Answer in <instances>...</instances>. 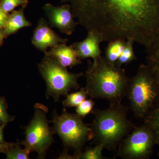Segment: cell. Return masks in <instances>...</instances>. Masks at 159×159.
Listing matches in <instances>:
<instances>
[{
	"label": "cell",
	"instance_id": "obj_1",
	"mask_svg": "<svg viewBox=\"0 0 159 159\" xmlns=\"http://www.w3.org/2000/svg\"><path fill=\"white\" fill-rule=\"evenodd\" d=\"M74 17L103 41L131 40L145 46L159 32V0H61Z\"/></svg>",
	"mask_w": 159,
	"mask_h": 159
},
{
	"label": "cell",
	"instance_id": "obj_2",
	"mask_svg": "<svg viewBox=\"0 0 159 159\" xmlns=\"http://www.w3.org/2000/svg\"><path fill=\"white\" fill-rule=\"evenodd\" d=\"M85 89L92 98L105 99L111 104L121 103L126 97L129 78L122 67L100 56L88 61Z\"/></svg>",
	"mask_w": 159,
	"mask_h": 159
},
{
	"label": "cell",
	"instance_id": "obj_3",
	"mask_svg": "<svg viewBox=\"0 0 159 159\" xmlns=\"http://www.w3.org/2000/svg\"><path fill=\"white\" fill-rule=\"evenodd\" d=\"M129 107L122 103L111 104L105 109L93 110L94 119L91 125L96 145L116 150L125 137L135 127L128 119Z\"/></svg>",
	"mask_w": 159,
	"mask_h": 159
},
{
	"label": "cell",
	"instance_id": "obj_4",
	"mask_svg": "<svg viewBox=\"0 0 159 159\" xmlns=\"http://www.w3.org/2000/svg\"><path fill=\"white\" fill-rule=\"evenodd\" d=\"M126 96L135 116L145 118L159 99L156 70L151 66H140L136 74L129 78Z\"/></svg>",
	"mask_w": 159,
	"mask_h": 159
},
{
	"label": "cell",
	"instance_id": "obj_5",
	"mask_svg": "<svg viewBox=\"0 0 159 159\" xmlns=\"http://www.w3.org/2000/svg\"><path fill=\"white\" fill-rule=\"evenodd\" d=\"M53 129L57 134L64 147L63 153L69 150L74 152V158L81 153L86 143L93 139L91 127L83 122V118L77 114L70 113L65 108L59 115L56 110L52 113Z\"/></svg>",
	"mask_w": 159,
	"mask_h": 159
},
{
	"label": "cell",
	"instance_id": "obj_6",
	"mask_svg": "<svg viewBox=\"0 0 159 159\" xmlns=\"http://www.w3.org/2000/svg\"><path fill=\"white\" fill-rule=\"evenodd\" d=\"M38 66L40 74L45 81L48 99L52 97L57 102L61 96L66 97L72 90L79 89L78 80L84 76L83 73L69 72L67 68L46 54Z\"/></svg>",
	"mask_w": 159,
	"mask_h": 159
},
{
	"label": "cell",
	"instance_id": "obj_7",
	"mask_svg": "<svg viewBox=\"0 0 159 159\" xmlns=\"http://www.w3.org/2000/svg\"><path fill=\"white\" fill-rule=\"evenodd\" d=\"M48 109L43 104L34 105V116L25 128V138L21 144L30 152H35L39 159H44L54 142L53 129L47 118Z\"/></svg>",
	"mask_w": 159,
	"mask_h": 159
},
{
	"label": "cell",
	"instance_id": "obj_8",
	"mask_svg": "<svg viewBox=\"0 0 159 159\" xmlns=\"http://www.w3.org/2000/svg\"><path fill=\"white\" fill-rule=\"evenodd\" d=\"M155 145L154 135L148 125L135 126L119 144L116 157L124 159L148 158Z\"/></svg>",
	"mask_w": 159,
	"mask_h": 159
},
{
	"label": "cell",
	"instance_id": "obj_9",
	"mask_svg": "<svg viewBox=\"0 0 159 159\" xmlns=\"http://www.w3.org/2000/svg\"><path fill=\"white\" fill-rule=\"evenodd\" d=\"M51 27L57 28L61 33L71 35L79 23L74 21V16L69 4L54 6L47 3L43 7Z\"/></svg>",
	"mask_w": 159,
	"mask_h": 159
},
{
	"label": "cell",
	"instance_id": "obj_10",
	"mask_svg": "<svg viewBox=\"0 0 159 159\" xmlns=\"http://www.w3.org/2000/svg\"><path fill=\"white\" fill-rule=\"evenodd\" d=\"M49 25V22L44 18H40L31 39L32 44L37 50L44 53L48 51L49 48L60 43L66 44L68 41L67 39H63L55 33Z\"/></svg>",
	"mask_w": 159,
	"mask_h": 159
},
{
	"label": "cell",
	"instance_id": "obj_11",
	"mask_svg": "<svg viewBox=\"0 0 159 159\" xmlns=\"http://www.w3.org/2000/svg\"><path fill=\"white\" fill-rule=\"evenodd\" d=\"M101 35L95 31H88L85 39L71 45L75 49L80 60L92 58L97 59L101 55L100 43L103 42Z\"/></svg>",
	"mask_w": 159,
	"mask_h": 159
},
{
	"label": "cell",
	"instance_id": "obj_12",
	"mask_svg": "<svg viewBox=\"0 0 159 159\" xmlns=\"http://www.w3.org/2000/svg\"><path fill=\"white\" fill-rule=\"evenodd\" d=\"M44 54L48 55L57 61L60 64L66 68L72 69L82 63L75 49L72 45L60 43L50 48Z\"/></svg>",
	"mask_w": 159,
	"mask_h": 159
},
{
	"label": "cell",
	"instance_id": "obj_13",
	"mask_svg": "<svg viewBox=\"0 0 159 159\" xmlns=\"http://www.w3.org/2000/svg\"><path fill=\"white\" fill-rule=\"evenodd\" d=\"M25 9L21 7L18 10L12 11L11 14L9 15L2 29L5 38L16 33L20 29L32 25L31 22L27 20L25 16Z\"/></svg>",
	"mask_w": 159,
	"mask_h": 159
},
{
	"label": "cell",
	"instance_id": "obj_14",
	"mask_svg": "<svg viewBox=\"0 0 159 159\" xmlns=\"http://www.w3.org/2000/svg\"><path fill=\"white\" fill-rule=\"evenodd\" d=\"M144 118L145 124L151 129L154 135L156 144L159 147V99Z\"/></svg>",
	"mask_w": 159,
	"mask_h": 159
},
{
	"label": "cell",
	"instance_id": "obj_15",
	"mask_svg": "<svg viewBox=\"0 0 159 159\" xmlns=\"http://www.w3.org/2000/svg\"><path fill=\"white\" fill-rule=\"evenodd\" d=\"M126 41L123 40H116L109 42L106 50V59L109 62L116 63L125 48Z\"/></svg>",
	"mask_w": 159,
	"mask_h": 159
},
{
	"label": "cell",
	"instance_id": "obj_16",
	"mask_svg": "<svg viewBox=\"0 0 159 159\" xmlns=\"http://www.w3.org/2000/svg\"><path fill=\"white\" fill-rule=\"evenodd\" d=\"M88 96L85 88H82L79 91L68 94L66 99L63 100V106L64 108L77 107Z\"/></svg>",
	"mask_w": 159,
	"mask_h": 159
},
{
	"label": "cell",
	"instance_id": "obj_17",
	"mask_svg": "<svg viewBox=\"0 0 159 159\" xmlns=\"http://www.w3.org/2000/svg\"><path fill=\"white\" fill-rule=\"evenodd\" d=\"M134 43L131 40H127L126 41L125 48L115 63L116 65L118 66L122 67L123 65L127 64L137 59L136 56L134 51Z\"/></svg>",
	"mask_w": 159,
	"mask_h": 159
},
{
	"label": "cell",
	"instance_id": "obj_18",
	"mask_svg": "<svg viewBox=\"0 0 159 159\" xmlns=\"http://www.w3.org/2000/svg\"><path fill=\"white\" fill-rule=\"evenodd\" d=\"M103 146L96 145L94 147L87 148L85 150L76 156L75 159H103L105 157L102 155Z\"/></svg>",
	"mask_w": 159,
	"mask_h": 159
},
{
	"label": "cell",
	"instance_id": "obj_19",
	"mask_svg": "<svg viewBox=\"0 0 159 159\" xmlns=\"http://www.w3.org/2000/svg\"><path fill=\"white\" fill-rule=\"evenodd\" d=\"M30 152L27 148H21L17 143L13 144L5 153L7 159H29Z\"/></svg>",
	"mask_w": 159,
	"mask_h": 159
},
{
	"label": "cell",
	"instance_id": "obj_20",
	"mask_svg": "<svg viewBox=\"0 0 159 159\" xmlns=\"http://www.w3.org/2000/svg\"><path fill=\"white\" fill-rule=\"evenodd\" d=\"M28 3V0H0V8L6 13H9L18 6L25 8Z\"/></svg>",
	"mask_w": 159,
	"mask_h": 159
},
{
	"label": "cell",
	"instance_id": "obj_21",
	"mask_svg": "<svg viewBox=\"0 0 159 159\" xmlns=\"http://www.w3.org/2000/svg\"><path fill=\"white\" fill-rule=\"evenodd\" d=\"M148 48H151L152 52L150 54V66L155 69H159V34L153 43Z\"/></svg>",
	"mask_w": 159,
	"mask_h": 159
},
{
	"label": "cell",
	"instance_id": "obj_22",
	"mask_svg": "<svg viewBox=\"0 0 159 159\" xmlns=\"http://www.w3.org/2000/svg\"><path fill=\"white\" fill-rule=\"evenodd\" d=\"M95 104L92 99H86L76 107V114L84 118L92 112Z\"/></svg>",
	"mask_w": 159,
	"mask_h": 159
},
{
	"label": "cell",
	"instance_id": "obj_23",
	"mask_svg": "<svg viewBox=\"0 0 159 159\" xmlns=\"http://www.w3.org/2000/svg\"><path fill=\"white\" fill-rule=\"evenodd\" d=\"M13 118L10 116L7 111V106L5 100L0 97V120L3 123L12 121Z\"/></svg>",
	"mask_w": 159,
	"mask_h": 159
},
{
	"label": "cell",
	"instance_id": "obj_24",
	"mask_svg": "<svg viewBox=\"0 0 159 159\" xmlns=\"http://www.w3.org/2000/svg\"><path fill=\"white\" fill-rule=\"evenodd\" d=\"M9 13H6L0 8V30H2L9 17Z\"/></svg>",
	"mask_w": 159,
	"mask_h": 159
},
{
	"label": "cell",
	"instance_id": "obj_25",
	"mask_svg": "<svg viewBox=\"0 0 159 159\" xmlns=\"http://www.w3.org/2000/svg\"><path fill=\"white\" fill-rule=\"evenodd\" d=\"M13 144H11V143H6L0 144V153H1V152H4V153H5L6 151L8 150L11 146H12Z\"/></svg>",
	"mask_w": 159,
	"mask_h": 159
},
{
	"label": "cell",
	"instance_id": "obj_26",
	"mask_svg": "<svg viewBox=\"0 0 159 159\" xmlns=\"http://www.w3.org/2000/svg\"><path fill=\"white\" fill-rule=\"evenodd\" d=\"M4 128V125H0V144L5 143L4 138H3V129Z\"/></svg>",
	"mask_w": 159,
	"mask_h": 159
},
{
	"label": "cell",
	"instance_id": "obj_27",
	"mask_svg": "<svg viewBox=\"0 0 159 159\" xmlns=\"http://www.w3.org/2000/svg\"><path fill=\"white\" fill-rule=\"evenodd\" d=\"M4 38H4V34H3L2 30H0V46L2 43Z\"/></svg>",
	"mask_w": 159,
	"mask_h": 159
},
{
	"label": "cell",
	"instance_id": "obj_28",
	"mask_svg": "<svg viewBox=\"0 0 159 159\" xmlns=\"http://www.w3.org/2000/svg\"><path fill=\"white\" fill-rule=\"evenodd\" d=\"M157 73V75L158 79V80L159 81V69H158V70H156Z\"/></svg>",
	"mask_w": 159,
	"mask_h": 159
},
{
	"label": "cell",
	"instance_id": "obj_29",
	"mask_svg": "<svg viewBox=\"0 0 159 159\" xmlns=\"http://www.w3.org/2000/svg\"><path fill=\"white\" fill-rule=\"evenodd\" d=\"M1 122H2V121H1V120H0V123H1ZM2 123H3V122H2Z\"/></svg>",
	"mask_w": 159,
	"mask_h": 159
}]
</instances>
